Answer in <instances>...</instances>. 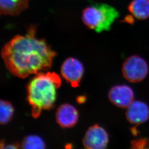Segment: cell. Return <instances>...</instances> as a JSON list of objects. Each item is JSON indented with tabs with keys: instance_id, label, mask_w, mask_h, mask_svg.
<instances>
[{
	"instance_id": "cell-1",
	"label": "cell",
	"mask_w": 149,
	"mask_h": 149,
	"mask_svg": "<svg viewBox=\"0 0 149 149\" xmlns=\"http://www.w3.org/2000/svg\"><path fill=\"white\" fill-rule=\"evenodd\" d=\"M36 31L31 26L25 34L16 36L1 50L4 64L14 76L25 78L52 66L56 53L44 39L37 37Z\"/></svg>"
},
{
	"instance_id": "cell-2",
	"label": "cell",
	"mask_w": 149,
	"mask_h": 149,
	"mask_svg": "<svg viewBox=\"0 0 149 149\" xmlns=\"http://www.w3.org/2000/svg\"><path fill=\"white\" fill-rule=\"evenodd\" d=\"M61 84L60 76L52 72L37 73L31 79L27 86V97L33 118H38L42 110L53 107Z\"/></svg>"
},
{
	"instance_id": "cell-3",
	"label": "cell",
	"mask_w": 149,
	"mask_h": 149,
	"mask_svg": "<svg viewBox=\"0 0 149 149\" xmlns=\"http://www.w3.org/2000/svg\"><path fill=\"white\" fill-rule=\"evenodd\" d=\"M119 16L114 7L105 3H97L86 8L82 20L87 27L97 33L110 30Z\"/></svg>"
},
{
	"instance_id": "cell-4",
	"label": "cell",
	"mask_w": 149,
	"mask_h": 149,
	"mask_svg": "<svg viewBox=\"0 0 149 149\" xmlns=\"http://www.w3.org/2000/svg\"><path fill=\"white\" fill-rule=\"evenodd\" d=\"M148 72L149 68L146 61L138 56L128 57L123 64V76L132 83L142 81L146 77Z\"/></svg>"
},
{
	"instance_id": "cell-5",
	"label": "cell",
	"mask_w": 149,
	"mask_h": 149,
	"mask_svg": "<svg viewBox=\"0 0 149 149\" xmlns=\"http://www.w3.org/2000/svg\"><path fill=\"white\" fill-rule=\"evenodd\" d=\"M108 142V134L104 128L97 125L89 127L83 139V145L86 149H105Z\"/></svg>"
},
{
	"instance_id": "cell-6",
	"label": "cell",
	"mask_w": 149,
	"mask_h": 149,
	"mask_svg": "<svg viewBox=\"0 0 149 149\" xmlns=\"http://www.w3.org/2000/svg\"><path fill=\"white\" fill-rule=\"evenodd\" d=\"M84 72L82 63L73 58H68L62 64L61 74L73 87H78Z\"/></svg>"
},
{
	"instance_id": "cell-7",
	"label": "cell",
	"mask_w": 149,
	"mask_h": 149,
	"mask_svg": "<svg viewBox=\"0 0 149 149\" xmlns=\"http://www.w3.org/2000/svg\"><path fill=\"white\" fill-rule=\"evenodd\" d=\"M109 99L113 104L122 108H127L134 101V94L131 87L127 85H117L109 92Z\"/></svg>"
},
{
	"instance_id": "cell-8",
	"label": "cell",
	"mask_w": 149,
	"mask_h": 149,
	"mask_svg": "<svg viewBox=\"0 0 149 149\" xmlns=\"http://www.w3.org/2000/svg\"><path fill=\"white\" fill-rule=\"evenodd\" d=\"M78 117L77 110L73 106L68 103L60 106L56 111V121L63 128H70L74 126Z\"/></svg>"
},
{
	"instance_id": "cell-9",
	"label": "cell",
	"mask_w": 149,
	"mask_h": 149,
	"mask_svg": "<svg viewBox=\"0 0 149 149\" xmlns=\"http://www.w3.org/2000/svg\"><path fill=\"white\" fill-rule=\"evenodd\" d=\"M126 116L131 124L139 125L143 123L149 119V107L141 101H133L127 108Z\"/></svg>"
},
{
	"instance_id": "cell-10",
	"label": "cell",
	"mask_w": 149,
	"mask_h": 149,
	"mask_svg": "<svg viewBox=\"0 0 149 149\" xmlns=\"http://www.w3.org/2000/svg\"><path fill=\"white\" fill-rule=\"evenodd\" d=\"M30 0H0L1 14L17 16L28 7Z\"/></svg>"
},
{
	"instance_id": "cell-11",
	"label": "cell",
	"mask_w": 149,
	"mask_h": 149,
	"mask_svg": "<svg viewBox=\"0 0 149 149\" xmlns=\"http://www.w3.org/2000/svg\"><path fill=\"white\" fill-rule=\"evenodd\" d=\"M131 14L138 19L149 17V0H133L129 6Z\"/></svg>"
},
{
	"instance_id": "cell-12",
	"label": "cell",
	"mask_w": 149,
	"mask_h": 149,
	"mask_svg": "<svg viewBox=\"0 0 149 149\" xmlns=\"http://www.w3.org/2000/svg\"><path fill=\"white\" fill-rule=\"evenodd\" d=\"M14 109L11 103L4 100L0 102V122L2 125L7 124L11 120Z\"/></svg>"
},
{
	"instance_id": "cell-13",
	"label": "cell",
	"mask_w": 149,
	"mask_h": 149,
	"mask_svg": "<svg viewBox=\"0 0 149 149\" xmlns=\"http://www.w3.org/2000/svg\"><path fill=\"white\" fill-rule=\"evenodd\" d=\"M21 146L23 149H45V144L42 138L36 135H30L24 138Z\"/></svg>"
},
{
	"instance_id": "cell-14",
	"label": "cell",
	"mask_w": 149,
	"mask_h": 149,
	"mask_svg": "<svg viewBox=\"0 0 149 149\" xmlns=\"http://www.w3.org/2000/svg\"><path fill=\"white\" fill-rule=\"evenodd\" d=\"M131 148L132 149H148L149 148V139L141 138L131 141Z\"/></svg>"
},
{
	"instance_id": "cell-15",
	"label": "cell",
	"mask_w": 149,
	"mask_h": 149,
	"mask_svg": "<svg viewBox=\"0 0 149 149\" xmlns=\"http://www.w3.org/2000/svg\"><path fill=\"white\" fill-rule=\"evenodd\" d=\"M19 148V145L17 143L9 144H6L3 141L1 142V149H18Z\"/></svg>"
}]
</instances>
